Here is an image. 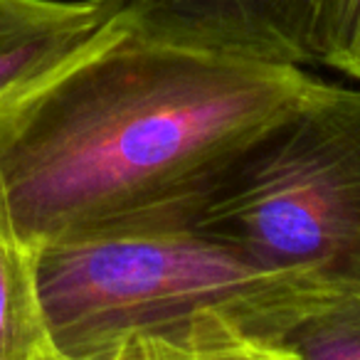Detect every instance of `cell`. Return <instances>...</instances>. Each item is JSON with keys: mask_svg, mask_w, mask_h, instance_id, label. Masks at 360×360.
I'll return each mask as SVG.
<instances>
[{"mask_svg": "<svg viewBox=\"0 0 360 360\" xmlns=\"http://www.w3.org/2000/svg\"><path fill=\"white\" fill-rule=\"evenodd\" d=\"M323 82L195 55L106 25L0 106V202L32 252L195 225L250 150Z\"/></svg>", "mask_w": 360, "mask_h": 360, "instance_id": "cell-1", "label": "cell"}, {"mask_svg": "<svg viewBox=\"0 0 360 360\" xmlns=\"http://www.w3.org/2000/svg\"><path fill=\"white\" fill-rule=\"evenodd\" d=\"M111 358H114V353L101 355V358H70V355H62L60 350H57V353H52L50 358H45V360H111Z\"/></svg>", "mask_w": 360, "mask_h": 360, "instance_id": "cell-10", "label": "cell"}, {"mask_svg": "<svg viewBox=\"0 0 360 360\" xmlns=\"http://www.w3.org/2000/svg\"><path fill=\"white\" fill-rule=\"evenodd\" d=\"M316 67L360 79V0H321Z\"/></svg>", "mask_w": 360, "mask_h": 360, "instance_id": "cell-9", "label": "cell"}, {"mask_svg": "<svg viewBox=\"0 0 360 360\" xmlns=\"http://www.w3.org/2000/svg\"><path fill=\"white\" fill-rule=\"evenodd\" d=\"M106 20L141 40L195 55L316 67L321 0H96Z\"/></svg>", "mask_w": 360, "mask_h": 360, "instance_id": "cell-4", "label": "cell"}, {"mask_svg": "<svg viewBox=\"0 0 360 360\" xmlns=\"http://www.w3.org/2000/svg\"><path fill=\"white\" fill-rule=\"evenodd\" d=\"M57 353L35 281V252L15 235L0 202V360H45Z\"/></svg>", "mask_w": 360, "mask_h": 360, "instance_id": "cell-7", "label": "cell"}, {"mask_svg": "<svg viewBox=\"0 0 360 360\" xmlns=\"http://www.w3.org/2000/svg\"><path fill=\"white\" fill-rule=\"evenodd\" d=\"M106 25L96 0H0V106L60 70Z\"/></svg>", "mask_w": 360, "mask_h": 360, "instance_id": "cell-5", "label": "cell"}, {"mask_svg": "<svg viewBox=\"0 0 360 360\" xmlns=\"http://www.w3.org/2000/svg\"><path fill=\"white\" fill-rule=\"evenodd\" d=\"M35 281L62 355H111L126 335L220 311L284 343L348 294L319 274L271 266L195 225L111 232L35 250Z\"/></svg>", "mask_w": 360, "mask_h": 360, "instance_id": "cell-2", "label": "cell"}, {"mask_svg": "<svg viewBox=\"0 0 360 360\" xmlns=\"http://www.w3.org/2000/svg\"><path fill=\"white\" fill-rule=\"evenodd\" d=\"M198 230L360 294V89H321L242 158Z\"/></svg>", "mask_w": 360, "mask_h": 360, "instance_id": "cell-3", "label": "cell"}, {"mask_svg": "<svg viewBox=\"0 0 360 360\" xmlns=\"http://www.w3.org/2000/svg\"><path fill=\"white\" fill-rule=\"evenodd\" d=\"M111 360H296L284 343L242 328L220 311L126 335Z\"/></svg>", "mask_w": 360, "mask_h": 360, "instance_id": "cell-6", "label": "cell"}, {"mask_svg": "<svg viewBox=\"0 0 360 360\" xmlns=\"http://www.w3.org/2000/svg\"><path fill=\"white\" fill-rule=\"evenodd\" d=\"M296 360H360V294L335 301L284 340Z\"/></svg>", "mask_w": 360, "mask_h": 360, "instance_id": "cell-8", "label": "cell"}]
</instances>
